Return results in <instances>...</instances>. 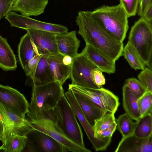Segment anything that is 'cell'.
I'll use <instances>...</instances> for the list:
<instances>
[{
  "instance_id": "ac0fdd59",
  "label": "cell",
  "mask_w": 152,
  "mask_h": 152,
  "mask_svg": "<svg viewBox=\"0 0 152 152\" xmlns=\"http://www.w3.org/2000/svg\"><path fill=\"white\" fill-rule=\"evenodd\" d=\"M4 129L0 137L2 145L0 151L21 152L23 150L28 140L26 136L17 134L4 124Z\"/></svg>"
},
{
  "instance_id": "8d00e7d4",
  "label": "cell",
  "mask_w": 152,
  "mask_h": 152,
  "mask_svg": "<svg viewBox=\"0 0 152 152\" xmlns=\"http://www.w3.org/2000/svg\"><path fill=\"white\" fill-rule=\"evenodd\" d=\"M92 78L95 84L99 87H102L105 83V77L98 68L95 69L93 71Z\"/></svg>"
},
{
  "instance_id": "74e56055",
  "label": "cell",
  "mask_w": 152,
  "mask_h": 152,
  "mask_svg": "<svg viewBox=\"0 0 152 152\" xmlns=\"http://www.w3.org/2000/svg\"><path fill=\"white\" fill-rule=\"evenodd\" d=\"M141 17L149 22H152V0L149 1L146 5Z\"/></svg>"
},
{
  "instance_id": "5bb4252c",
  "label": "cell",
  "mask_w": 152,
  "mask_h": 152,
  "mask_svg": "<svg viewBox=\"0 0 152 152\" xmlns=\"http://www.w3.org/2000/svg\"><path fill=\"white\" fill-rule=\"evenodd\" d=\"M0 117L4 124L18 135L26 136L33 129L30 121L21 118L0 103Z\"/></svg>"
},
{
  "instance_id": "52a82bcc",
  "label": "cell",
  "mask_w": 152,
  "mask_h": 152,
  "mask_svg": "<svg viewBox=\"0 0 152 152\" xmlns=\"http://www.w3.org/2000/svg\"><path fill=\"white\" fill-rule=\"evenodd\" d=\"M69 89L80 93L90 99L103 109L115 114L120 105L118 96L108 89L82 87L69 84Z\"/></svg>"
},
{
  "instance_id": "44dd1931",
  "label": "cell",
  "mask_w": 152,
  "mask_h": 152,
  "mask_svg": "<svg viewBox=\"0 0 152 152\" xmlns=\"http://www.w3.org/2000/svg\"><path fill=\"white\" fill-rule=\"evenodd\" d=\"M48 3V0H17L12 10L23 16H36L44 12Z\"/></svg>"
},
{
  "instance_id": "8992f818",
  "label": "cell",
  "mask_w": 152,
  "mask_h": 152,
  "mask_svg": "<svg viewBox=\"0 0 152 152\" xmlns=\"http://www.w3.org/2000/svg\"><path fill=\"white\" fill-rule=\"evenodd\" d=\"M98 67L81 53L73 58L71 66L70 78L71 84L82 87L98 89L92 78L93 71Z\"/></svg>"
},
{
  "instance_id": "1f68e13d",
  "label": "cell",
  "mask_w": 152,
  "mask_h": 152,
  "mask_svg": "<svg viewBox=\"0 0 152 152\" xmlns=\"http://www.w3.org/2000/svg\"><path fill=\"white\" fill-rule=\"evenodd\" d=\"M138 78L147 91L152 92V70L145 68L138 74Z\"/></svg>"
},
{
  "instance_id": "9c48e42d",
  "label": "cell",
  "mask_w": 152,
  "mask_h": 152,
  "mask_svg": "<svg viewBox=\"0 0 152 152\" xmlns=\"http://www.w3.org/2000/svg\"><path fill=\"white\" fill-rule=\"evenodd\" d=\"M4 18L12 26L24 29H32L49 31L57 33L67 32L66 26L60 24L45 22L37 20L22 15L15 12H10Z\"/></svg>"
},
{
  "instance_id": "d4e9b609",
  "label": "cell",
  "mask_w": 152,
  "mask_h": 152,
  "mask_svg": "<svg viewBox=\"0 0 152 152\" xmlns=\"http://www.w3.org/2000/svg\"><path fill=\"white\" fill-rule=\"evenodd\" d=\"M122 90L123 108L130 117L137 121L140 118L138 103L139 98L132 94L125 84Z\"/></svg>"
},
{
  "instance_id": "30bf717a",
  "label": "cell",
  "mask_w": 152,
  "mask_h": 152,
  "mask_svg": "<svg viewBox=\"0 0 152 152\" xmlns=\"http://www.w3.org/2000/svg\"><path fill=\"white\" fill-rule=\"evenodd\" d=\"M31 122L33 129L38 130L49 135L64 146L68 151L91 152V151L72 142L63 133L53 121L42 119Z\"/></svg>"
},
{
  "instance_id": "9a60e30c",
  "label": "cell",
  "mask_w": 152,
  "mask_h": 152,
  "mask_svg": "<svg viewBox=\"0 0 152 152\" xmlns=\"http://www.w3.org/2000/svg\"><path fill=\"white\" fill-rule=\"evenodd\" d=\"M72 91L85 118L93 127L96 121L103 116L107 111L85 96Z\"/></svg>"
},
{
  "instance_id": "836d02e7",
  "label": "cell",
  "mask_w": 152,
  "mask_h": 152,
  "mask_svg": "<svg viewBox=\"0 0 152 152\" xmlns=\"http://www.w3.org/2000/svg\"><path fill=\"white\" fill-rule=\"evenodd\" d=\"M42 55L38 54L34 56L28 62L24 70L26 75L29 76L32 80L39 61Z\"/></svg>"
},
{
  "instance_id": "cb8c5ba5",
  "label": "cell",
  "mask_w": 152,
  "mask_h": 152,
  "mask_svg": "<svg viewBox=\"0 0 152 152\" xmlns=\"http://www.w3.org/2000/svg\"><path fill=\"white\" fill-rule=\"evenodd\" d=\"M0 67L4 70H12L17 67L15 55L7 39L0 35Z\"/></svg>"
},
{
  "instance_id": "f546056e",
  "label": "cell",
  "mask_w": 152,
  "mask_h": 152,
  "mask_svg": "<svg viewBox=\"0 0 152 152\" xmlns=\"http://www.w3.org/2000/svg\"><path fill=\"white\" fill-rule=\"evenodd\" d=\"M115 121L114 114L107 111L103 116L96 121L93 127L94 135L98 132L107 128Z\"/></svg>"
},
{
  "instance_id": "4dcf8cb0",
  "label": "cell",
  "mask_w": 152,
  "mask_h": 152,
  "mask_svg": "<svg viewBox=\"0 0 152 152\" xmlns=\"http://www.w3.org/2000/svg\"><path fill=\"white\" fill-rule=\"evenodd\" d=\"M125 84L127 86L132 94L139 98L147 91L141 82L134 77L126 79L125 81Z\"/></svg>"
},
{
  "instance_id": "ab89813d",
  "label": "cell",
  "mask_w": 152,
  "mask_h": 152,
  "mask_svg": "<svg viewBox=\"0 0 152 152\" xmlns=\"http://www.w3.org/2000/svg\"><path fill=\"white\" fill-rule=\"evenodd\" d=\"M4 129V124L0 117V137L3 132Z\"/></svg>"
},
{
  "instance_id": "2e32d148",
  "label": "cell",
  "mask_w": 152,
  "mask_h": 152,
  "mask_svg": "<svg viewBox=\"0 0 152 152\" xmlns=\"http://www.w3.org/2000/svg\"><path fill=\"white\" fill-rule=\"evenodd\" d=\"M115 152H152V136L140 138L133 134L122 137Z\"/></svg>"
},
{
  "instance_id": "e575fe53",
  "label": "cell",
  "mask_w": 152,
  "mask_h": 152,
  "mask_svg": "<svg viewBox=\"0 0 152 152\" xmlns=\"http://www.w3.org/2000/svg\"><path fill=\"white\" fill-rule=\"evenodd\" d=\"M17 0H0V20L12 11Z\"/></svg>"
},
{
  "instance_id": "d590c367",
  "label": "cell",
  "mask_w": 152,
  "mask_h": 152,
  "mask_svg": "<svg viewBox=\"0 0 152 152\" xmlns=\"http://www.w3.org/2000/svg\"><path fill=\"white\" fill-rule=\"evenodd\" d=\"M117 127L116 121L112 124L106 129L98 132L95 135V137L98 139H102L106 137H112L113 134Z\"/></svg>"
},
{
  "instance_id": "3957f363",
  "label": "cell",
  "mask_w": 152,
  "mask_h": 152,
  "mask_svg": "<svg viewBox=\"0 0 152 152\" xmlns=\"http://www.w3.org/2000/svg\"><path fill=\"white\" fill-rule=\"evenodd\" d=\"M89 12L105 31L117 39L123 42L129 28L128 17L121 4L104 5Z\"/></svg>"
},
{
  "instance_id": "7c38bea8",
  "label": "cell",
  "mask_w": 152,
  "mask_h": 152,
  "mask_svg": "<svg viewBox=\"0 0 152 152\" xmlns=\"http://www.w3.org/2000/svg\"><path fill=\"white\" fill-rule=\"evenodd\" d=\"M0 103L21 118H25L29 103L23 95L16 89L0 84Z\"/></svg>"
},
{
  "instance_id": "83f0119b",
  "label": "cell",
  "mask_w": 152,
  "mask_h": 152,
  "mask_svg": "<svg viewBox=\"0 0 152 152\" xmlns=\"http://www.w3.org/2000/svg\"><path fill=\"white\" fill-rule=\"evenodd\" d=\"M132 120L126 113L120 115L116 119V128L122 137L133 134L136 122Z\"/></svg>"
},
{
  "instance_id": "d6986e66",
  "label": "cell",
  "mask_w": 152,
  "mask_h": 152,
  "mask_svg": "<svg viewBox=\"0 0 152 152\" xmlns=\"http://www.w3.org/2000/svg\"><path fill=\"white\" fill-rule=\"evenodd\" d=\"M64 55L60 53L49 54L48 64L55 81L63 85L70 77L72 66L66 64L63 61Z\"/></svg>"
},
{
  "instance_id": "d6a6232c",
  "label": "cell",
  "mask_w": 152,
  "mask_h": 152,
  "mask_svg": "<svg viewBox=\"0 0 152 152\" xmlns=\"http://www.w3.org/2000/svg\"><path fill=\"white\" fill-rule=\"evenodd\" d=\"M128 17L135 15L137 12L140 0H119Z\"/></svg>"
},
{
  "instance_id": "5b68a950",
  "label": "cell",
  "mask_w": 152,
  "mask_h": 152,
  "mask_svg": "<svg viewBox=\"0 0 152 152\" xmlns=\"http://www.w3.org/2000/svg\"><path fill=\"white\" fill-rule=\"evenodd\" d=\"M128 42L134 48L145 65L152 70V22L141 17L131 27Z\"/></svg>"
},
{
  "instance_id": "6da1fadb",
  "label": "cell",
  "mask_w": 152,
  "mask_h": 152,
  "mask_svg": "<svg viewBox=\"0 0 152 152\" xmlns=\"http://www.w3.org/2000/svg\"><path fill=\"white\" fill-rule=\"evenodd\" d=\"M78 33L88 45L108 59L115 62L123 56L124 44L104 29L88 11H79L75 20Z\"/></svg>"
},
{
  "instance_id": "e0dca14e",
  "label": "cell",
  "mask_w": 152,
  "mask_h": 152,
  "mask_svg": "<svg viewBox=\"0 0 152 152\" xmlns=\"http://www.w3.org/2000/svg\"><path fill=\"white\" fill-rule=\"evenodd\" d=\"M55 38L59 53L72 58L78 54L80 41L76 37V31L57 33Z\"/></svg>"
},
{
  "instance_id": "ffe728a7",
  "label": "cell",
  "mask_w": 152,
  "mask_h": 152,
  "mask_svg": "<svg viewBox=\"0 0 152 152\" xmlns=\"http://www.w3.org/2000/svg\"><path fill=\"white\" fill-rule=\"evenodd\" d=\"M81 53L102 72L108 74L115 72V62L104 56L91 46L86 44Z\"/></svg>"
},
{
  "instance_id": "7a4b0ae2",
  "label": "cell",
  "mask_w": 152,
  "mask_h": 152,
  "mask_svg": "<svg viewBox=\"0 0 152 152\" xmlns=\"http://www.w3.org/2000/svg\"><path fill=\"white\" fill-rule=\"evenodd\" d=\"M64 94L62 86L54 81L46 84L33 86L31 101L26 113L31 122L51 120L53 111Z\"/></svg>"
},
{
  "instance_id": "8fae6325",
  "label": "cell",
  "mask_w": 152,
  "mask_h": 152,
  "mask_svg": "<svg viewBox=\"0 0 152 152\" xmlns=\"http://www.w3.org/2000/svg\"><path fill=\"white\" fill-rule=\"evenodd\" d=\"M64 95L73 110L94 150L96 151L106 150L111 142L112 137H106L101 140L96 138L93 127L90 125L83 114L72 91L68 88Z\"/></svg>"
},
{
  "instance_id": "277c9868",
  "label": "cell",
  "mask_w": 152,
  "mask_h": 152,
  "mask_svg": "<svg viewBox=\"0 0 152 152\" xmlns=\"http://www.w3.org/2000/svg\"><path fill=\"white\" fill-rule=\"evenodd\" d=\"M51 120L68 139L85 147L81 127L73 110L64 94L53 110Z\"/></svg>"
},
{
  "instance_id": "f1b7e54d",
  "label": "cell",
  "mask_w": 152,
  "mask_h": 152,
  "mask_svg": "<svg viewBox=\"0 0 152 152\" xmlns=\"http://www.w3.org/2000/svg\"><path fill=\"white\" fill-rule=\"evenodd\" d=\"M140 118L152 114V92L146 91L138 101Z\"/></svg>"
},
{
  "instance_id": "484cf974",
  "label": "cell",
  "mask_w": 152,
  "mask_h": 152,
  "mask_svg": "<svg viewBox=\"0 0 152 152\" xmlns=\"http://www.w3.org/2000/svg\"><path fill=\"white\" fill-rule=\"evenodd\" d=\"M152 114L142 117L135 122L133 134L136 137L144 138L152 135Z\"/></svg>"
},
{
  "instance_id": "4fadbf2b",
  "label": "cell",
  "mask_w": 152,
  "mask_h": 152,
  "mask_svg": "<svg viewBox=\"0 0 152 152\" xmlns=\"http://www.w3.org/2000/svg\"><path fill=\"white\" fill-rule=\"evenodd\" d=\"M25 30L35 45L39 54L49 55L58 53L55 38L57 33L32 29Z\"/></svg>"
},
{
  "instance_id": "ba28073f",
  "label": "cell",
  "mask_w": 152,
  "mask_h": 152,
  "mask_svg": "<svg viewBox=\"0 0 152 152\" xmlns=\"http://www.w3.org/2000/svg\"><path fill=\"white\" fill-rule=\"evenodd\" d=\"M26 136L28 140L25 147H27V151L69 152L62 145L49 135L38 130L33 129Z\"/></svg>"
},
{
  "instance_id": "4316f807",
  "label": "cell",
  "mask_w": 152,
  "mask_h": 152,
  "mask_svg": "<svg viewBox=\"0 0 152 152\" xmlns=\"http://www.w3.org/2000/svg\"><path fill=\"white\" fill-rule=\"evenodd\" d=\"M123 56L130 66L135 70H143L145 64L134 48L127 42L124 47Z\"/></svg>"
},
{
  "instance_id": "7402d4cb",
  "label": "cell",
  "mask_w": 152,
  "mask_h": 152,
  "mask_svg": "<svg viewBox=\"0 0 152 152\" xmlns=\"http://www.w3.org/2000/svg\"><path fill=\"white\" fill-rule=\"evenodd\" d=\"M18 53L20 63L23 70L30 60L36 55L39 54L27 32L20 39L18 46Z\"/></svg>"
},
{
  "instance_id": "f35d334b",
  "label": "cell",
  "mask_w": 152,
  "mask_h": 152,
  "mask_svg": "<svg viewBox=\"0 0 152 152\" xmlns=\"http://www.w3.org/2000/svg\"><path fill=\"white\" fill-rule=\"evenodd\" d=\"M152 0H140L138 7V15L141 17L144 10L148 2Z\"/></svg>"
},
{
  "instance_id": "603a6c76",
  "label": "cell",
  "mask_w": 152,
  "mask_h": 152,
  "mask_svg": "<svg viewBox=\"0 0 152 152\" xmlns=\"http://www.w3.org/2000/svg\"><path fill=\"white\" fill-rule=\"evenodd\" d=\"M48 55H42L39 61L34 74L33 86L44 85L55 81L48 63Z\"/></svg>"
}]
</instances>
